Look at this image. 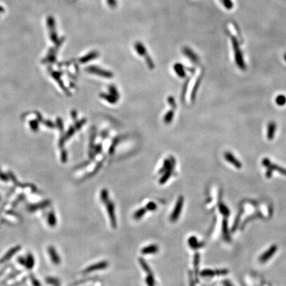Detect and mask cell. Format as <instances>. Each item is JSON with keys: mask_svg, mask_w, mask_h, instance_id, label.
Masks as SVG:
<instances>
[{"mask_svg": "<svg viewBox=\"0 0 286 286\" xmlns=\"http://www.w3.org/2000/svg\"><path fill=\"white\" fill-rule=\"evenodd\" d=\"M184 199L183 196H180L178 198L176 205L174 207V209L173 210L172 213H171L170 215V221L171 222H176L178 219L180 215L181 214V210L183 209Z\"/></svg>", "mask_w": 286, "mask_h": 286, "instance_id": "1", "label": "cell"}, {"mask_svg": "<svg viewBox=\"0 0 286 286\" xmlns=\"http://www.w3.org/2000/svg\"><path fill=\"white\" fill-rule=\"evenodd\" d=\"M105 205L106 206L107 213H108L111 225L113 228H116L117 223L115 213V205H114L113 201H111V200H109Z\"/></svg>", "mask_w": 286, "mask_h": 286, "instance_id": "2", "label": "cell"}, {"mask_svg": "<svg viewBox=\"0 0 286 286\" xmlns=\"http://www.w3.org/2000/svg\"><path fill=\"white\" fill-rule=\"evenodd\" d=\"M228 273L227 270H213L210 269H205L200 272V276L203 278L205 277H213L215 276H221V275H225Z\"/></svg>", "mask_w": 286, "mask_h": 286, "instance_id": "3", "label": "cell"}, {"mask_svg": "<svg viewBox=\"0 0 286 286\" xmlns=\"http://www.w3.org/2000/svg\"><path fill=\"white\" fill-rule=\"evenodd\" d=\"M87 70L89 72L95 74L96 75H98V76L103 77V78H111L113 77V75L111 72H110L109 71L104 70L101 68H99L97 66L88 67Z\"/></svg>", "mask_w": 286, "mask_h": 286, "instance_id": "4", "label": "cell"}, {"mask_svg": "<svg viewBox=\"0 0 286 286\" xmlns=\"http://www.w3.org/2000/svg\"><path fill=\"white\" fill-rule=\"evenodd\" d=\"M262 164L264 166L266 167L268 169H270L271 171L276 170L278 171V172L283 174L284 176H286V169L279 166L276 165V164H272L268 158H264V160H262Z\"/></svg>", "mask_w": 286, "mask_h": 286, "instance_id": "5", "label": "cell"}, {"mask_svg": "<svg viewBox=\"0 0 286 286\" xmlns=\"http://www.w3.org/2000/svg\"><path fill=\"white\" fill-rule=\"evenodd\" d=\"M278 247L276 245H272L268 249V250L263 253L262 256L260 257V262L262 263H264L267 262V261L271 258V257L274 256L275 253L277 251Z\"/></svg>", "mask_w": 286, "mask_h": 286, "instance_id": "6", "label": "cell"}, {"mask_svg": "<svg viewBox=\"0 0 286 286\" xmlns=\"http://www.w3.org/2000/svg\"><path fill=\"white\" fill-rule=\"evenodd\" d=\"M109 266V264L106 261H102V262H99L96 264H93L91 266H88L86 269L84 270V272L85 273H89V272H93V271L99 270H103L105 269Z\"/></svg>", "mask_w": 286, "mask_h": 286, "instance_id": "7", "label": "cell"}, {"mask_svg": "<svg viewBox=\"0 0 286 286\" xmlns=\"http://www.w3.org/2000/svg\"><path fill=\"white\" fill-rule=\"evenodd\" d=\"M47 251L48 252V255L52 261V262L54 264H55V265H58V264H60V262H61V259H60V257L58 255V254L55 248L54 247V246H50L47 249Z\"/></svg>", "mask_w": 286, "mask_h": 286, "instance_id": "8", "label": "cell"}, {"mask_svg": "<svg viewBox=\"0 0 286 286\" xmlns=\"http://www.w3.org/2000/svg\"><path fill=\"white\" fill-rule=\"evenodd\" d=\"M224 158L227 162L231 163L232 165H233L237 168H241L242 164L240 161L238 160L235 158L234 155H232V153L230 152H226L224 153Z\"/></svg>", "mask_w": 286, "mask_h": 286, "instance_id": "9", "label": "cell"}, {"mask_svg": "<svg viewBox=\"0 0 286 286\" xmlns=\"http://www.w3.org/2000/svg\"><path fill=\"white\" fill-rule=\"evenodd\" d=\"M174 160H171V162L170 166H169L168 168L164 172V175L162 176V178H160V184H165L166 182L168 180V179L171 177V174H172L173 172V169L174 168Z\"/></svg>", "mask_w": 286, "mask_h": 286, "instance_id": "10", "label": "cell"}, {"mask_svg": "<svg viewBox=\"0 0 286 286\" xmlns=\"http://www.w3.org/2000/svg\"><path fill=\"white\" fill-rule=\"evenodd\" d=\"M183 53L185 56H186L189 59H190L192 62H198L199 60L198 56L195 55V52L187 46H185L183 48Z\"/></svg>", "mask_w": 286, "mask_h": 286, "instance_id": "11", "label": "cell"}, {"mask_svg": "<svg viewBox=\"0 0 286 286\" xmlns=\"http://www.w3.org/2000/svg\"><path fill=\"white\" fill-rule=\"evenodd\" d=\"M159 248L156 244H151L149 246H146L145 247L142 248L141 253L142 254L147 255L151 254H156L158 252Z\"/></svg>", "mask_w": 286, "mask_h": 286, "instance_id": "12", "label": "cell"}, {"mask_svg": "<svg viewBox=\"0 0 286 286\" xmlns=\"http://www.w3.org/2000/svg\"><path fill=\"white\" fill-rule=\"evenodd\" d=\"M188 244L189 246V247L191 248L193 250H197L199 248L202 247L204 245L203 243L201 242H199L198 241V239L194 236H192V237H190L188 239Z\"/></svg>", "mask_w": 286, "mask_h": 286, "instance_id": "13", "label": "cell"}, {"mask_svg": "<svg viewBox=\"0 0 286 286\" xmlns=\"http://www.w3.org/2000/svg\"><path fill=\"white\" fill-rule=\"evenodd\" d=\"M276 131V124L274 121H271L268 125L267 129V137L268 140H272L274 137L275 132Z\"/></svg>", "mask_w": 286, "mask_h": 286, "instance_id": "14", "label": "cell"}, {"mask_svg": "<svg viewBox=\"0 0 286 286\" xmlns=\"http://www.w3.org/2000/svg\"><path fill=\"white\" fill-rule=\"evenodd\" d=\"M20 248H21V247L19 246H15V247L10 249L9 251L5 254V255L2 258V260H1V261H0V262H1V263H3V262H6V261L9 260L11 258H12V257H13L14 256V254H15V253H17L18 251H19V250H20Z\"/></svg>", "mask_w": 286, "mask_h": 286, "instance_id": "15", "label": "cell"}, {"mask_svg": "<svg viewBox=\"0 0 286 286\" xmlns=\"http://www.w3.org/2000/svg\"><path fill=\"white\" fill-rule=\"evenodd\" d=\"M135 48L137 54H138L140 56L145 57L147 55V51H146L145 46L142 42H136V43L135 44Z\"/></svg>", "mask_w": 286, "mask_h": 286, "instance_id": "16", "label": "cell"}, {"mask_svg": "<svg viewBox=\"0 0 286 286\" xmlns=\"http://www.w3.org/2000/svg\"><path fill=\"white\" fill-rule=\"evenodd\" d=\"M35 258L33 255L32 254H28L26 258H25V266L27 268L28 270H31L33 269L34 266H35Z\"/></svg>", "mask_w": 286, "mask_h": 286, "instance_id": "17", "label": "cell"}, {"mask_svg": "<svg viewBox=\"0 0 286 286\" xmlns=\"http://www.w3.org/2000/svg\"><path fill=\"white\" fill-rule=\"evenodd\" d=\"M199 259L200 256L198 252H196L194 257V269L195 272V276L196 278V280L198 281V273H199Z\"/></svg>", "mask_w": 286, "mask_h": 286, "instance_id": "18", "label": "cell"}, {"mask_svg": "<svg viewBox=\"0 0 286 286\" xmlns=\"http://www.w3.org/2000/svg\"><path fill=\"white\" fill-rule=\"evenodd\" d=\"M47 223L50 227H55L57 224V219L56 216L54 211L49 212L47 215Z\"/></svg>", "mask_w": 286, "mask_h": 286, "instance_id": "19", "label": "cell"}, {"mask_svg": "<svg viewBox=\"0 0 286 286\" xmlns=\"http://www.w3.org/2000/svg\"><path fill=\"white\" fill-rule=\"evenodd\" d=\"M174 70L176 72L178 76L180 78H184L185 76V72L184 66L180 63H177L174 66Z\"/></svg>", "mask_w": 286, "mask_h": 286, "instance_id": "20", "label": "cell"}, {"mask_svg": "<svg viewBox=\"0 0 286 286\" xmlns=\"http://www.w3.org/2000/svg\"><path fill=\"white\" fill-rule=\"evenodd\" d=\"M222 231H223V237L224 238V240L227 241H230L231 237H230L229 233H228V223H227V221L226 219H224L223 221Z\"/></svg>", "mask_w": 286, "mask_h": 286, "instance_id": "21", "label": "cell"}, {"mask_svg": "<svg viewBox=\"0 0 286 286\" xmlns=\"http://www.w3.org/2000/svg\"><path fill=\"white\" fill-rule=\"evenodd\" d=\"M49 203L50 202L48 201H44V202L41 203H38V204L31 205V206L28 207V210H29L30 211H37L38 209H43L47 205H48Z\"/></svg>", "mask_w": 286, "mask_h": 286, "instance_id": "22", "label": "cell"}, {"mask_svg": "<svg viewBox=\"0 0 286 286\" xmlns=\"http://www.w3.org/2000/svg\"><path fill=\"white\" fill-rule=\"evenodd\" d=\"M138 262H139V264H140L141 268H142L143 270H144L146 274H153L152 272V271H151V268L149 267V266L148 265L147 263H146V262L144 259L142 258H139Z\"/></svg>", "mask_w": 286, "mask_h": 286, "instance_id": "23", "label": "cell"}, {"mask_svg": "<svg viewBox=\"0 0 286 286\" xmlns=\"http://www.w3.org/2000/svg\"><path fill=\"white\" fill-rule=\"evenodd\" d=\"M101 97L103 98V99H104L105 100H106V101L107 102H109L110 103H112V104H113V103H115L117 101V100L118 99L116 98L115 96H113V95L111 94H101Z\"/></svg>", "mask_w": 286, "mask_h": 286, "instance_id": "24", "label": "cell"}, {"mask_svg": "<svg viewBox=\"0 0 286 286\" xmlns=\"http://www.w3.org/2000/svg\"><path fill=\"white\" fill-rule=\"evenodd\" d=\"M146 208H143V207H142V208H140L139 209L137 210L135 212L134 215H133V217L136 220H139V219H141V218H142V217L145 215L146 214Z\"/></svg>", "mask_w": 286, "mask_h": 286, "instance_id": "25", "label": "cell"}, {"mask_svg": "<svg viewBox=\"0 0 286 286\" xmlns=\"http://www.w3.org/2000/svg\"><path fill=\"white\" fill-rule=\"evenodd\" d=\"M100 199H101V201L103 203H105L109 201V193L107 189H103L101 191V193H100Z\"/></svg>", "mask_w": 286, "mask_h": 286, "instance_id": "26", "label": "cell"}, {"mask_svg": "<svg viewBox=\"0 0 286 286\" xmlns=\"http://www.w3.org/2000/svg\"><path fill=\"white\" fill-rule=\"evenodd\" d=\"M99 56V54L98 52H91L89 54H88V55L84 56L83 58L81 59V62H88L89 60H91L93 59H95L97 58V57Z\"/></svg>", "mask_w": 286, "mask_h": 286, "instance_id": "27", "label": "cell"}, {"mask_svg": "<svg viewBox=\"0 0 286 286\" xmlns=\"http://www.w3.org/2000/svg\"><path fill=\"white\" fill-rule=\"evenodd\" d=\"M219 208L221 213L225 217H227L230 214L229 209H228V207L225 205L223 203H220L219 205Z\"/></svg>", "mask_w": 286, "mask_h": 286, "instance_id": "28", "label": "cell"}, {"mask_svg": "<svg viewBox=\"0 0 286 286\" xmlns=\"http://www.w3.org/2000/svg\"><path fill=\"white\" fill-rule=\"evenodd\" d=\"M174 116V112L172 110L169 111L166 114L165 117H164V123H165L166 124L170 123L173 119Z\"/></svg>", "mask_w": 286, "mask_h": 286, "instance_id": "29", "label": "cell"}, {"mask_svg": "<svg viewBox=\"0 0 286 286\" xmlns=\"http://www.w3.org/2000/svg\"><path fill=\"white\" fill-rule=\"evenodd\" d=\"M276 102L278 105L283 106L286 103V98L284 95H279L276 99Z\"/></svg>", "mask_w": 286, "mask_h": 286, "instance_id": "30", "label": "cell"}, {"mask_svg": "<svg viewBox=\"0 0 286 286\" xmlns=\"http://www.w3.org/2000/svg\"><path fill=\"white\" fill-rule=\"evenodd\" d=\"M146 283L148 286H155V278L153 274H147V277L146 278Z\"/></svg>", "mask_w": 286, "mask_h": 286, "instance_id": "31", "label": "cell"}, {"mask_svg": "<svg viewBox=\"0 0 286 286\" xmlns=\"http://www.w3.org/2000/svg\"><path fill=\"white\" fill-rule=\"evenodd\" d=\"M109 91L110 92V94L113 95V96H115V97L117 99H119V93H118L117 90L116 89V88L114 86V85H110V86L109 87Z\"/></svg>", "mask_w": 286, "mask_h": 286, "instance_id": "32", "label": "cell"}, {"mask_svg": "<svg viewBox=\"0 0 286 286\" xmlns=\"http://www.w3.org/2000/svg\"><path fill=\"white\" fill-rule=\"evenodd\" d=\"M145 61H146V64H147L148 66L151 70H152V69L154 68H155V64H154L152 58H151V56H150L149 55H146V56H145Z\"/></svg>", "mask_w": 286, "mask_h": 286, "instance_id": "33", "label": "cell"}, {"mask_svg": "<svg viewBox=\"0 0 286 286\" xmlns=\"http://www.w3.org/2000/svg\"><path fill=\"white\" fill-rule=\"evenodd\" d=\"M145 208L146 209V210L152 211H155L157 209V205L155 202L151 201V202H148L147 204L146 205Z\"/></svg>", "mask_w": 286, "mask_h": 286, "instance_id": "34", "label": "cell"}, {"mask_svg": "<svg viewBox=\"0 0 286 286\" xmlns=\"http://www.w3.org/2000/svg\"><path fill=\"white\" fill-rule=\"evenodd\" d=\"M107 4L109 5L110 8H115L117 7V0H106Z\"/></svg>", "mask_w": 286, "mask_h": 286, "instance_id": "35", "label": "cell"}, {"mask_svg": "<svg viewBox=\"0 0 286 286\" xmlns=\"http://www.w3.org/2000/svg\"><path fill=\"white\" fill-rule=\"evenodd\" d=\"M168 103L170 105H171V107H173V108H176V101H174V99L173 97H169L168 98Z\"/></svg>", "mask_w": 286, "mask_h": 286, "instance_id": "36", "label": "cell"}, {"mask_svg": "<svg viewBox=\"0 0 286 286\" xmlns=\"http://www.w3.org/2000/svg\"><path fill=\"white\" fill-rule=\"evenodd\" d=\"M31 281H32V282H33L34 286H41L40 283H39L38 281L37 280V279H35V278H32Z\"/></svg>", "mask_w": 286, "mask_h": 286, "instance_id": "37", "label": "cell"}, {"mask_svg": "<svg viewBox=\"0 0 286 286\" xmlns=\"http://www.w3.org/2000/svg\"><path fill=\"white\" fill-rule=\"evenodd\" d=\"M18 262H19L20 263V264H21L22 266H25V259H24L23 258H22V257H19V258H18Z\"/></svg>", "mask_w": 286, "mask_h": 286, "instance_id": "38", "label": "cell"}, {"mask_svg": "<svg viewBox=\"0 0 286 286\" xmlns=\"http://www.w3.org/2000/svg\"><path fill=\"white\" fill-rule=\"evenodd\" d=\"M224 286H233L232 284L229 281V280H224L223 281Z\"/></svg>", "mask_w": 286, "mask_h": 286, "instance_id": "39", "label": "cell"}, {"mask_svg": "<svg viewBox=\"0 0 286 286\" xmlns=\"http://www.w3.org/2000/svg\"><path fill=\"white\" fill-rule=\"evenodd\" d=\"M0 201H1V197H0Z\"/></svg>", "mask_w": 286, "mask_h": 286, "instance_id": "40", "label": "cell"}, {"mask_svg": "<svg viewBox=\"0 0 286 286\" xmlns=\"http://www.w3.org/2000/svg\"><path fill=\"white\" fill-rule=\"evenodd\" d=\"M56 286H60V285H56Z\"/></svg>", "mask_w": 286, "mask_h": 286, "instance_id": "41", "label": "cell"}]
</instances>
